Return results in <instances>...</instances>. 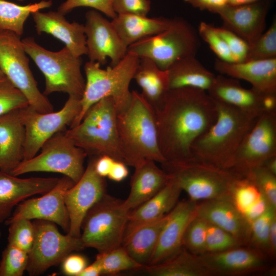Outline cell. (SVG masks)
<instances>
[{"instance_id": "cell-1", "label": "cell", "mask_w": 276, "mask_h": 276, "mask_svg": "<svg viewBox=\"0 0 276 276\" xmlns=\"http://www.w3.org/2000/svg\"><path fill=\"white\" fill-rule=\"evenodd\" d=\"M159 147L165 162L193 158L195 141L215 122L217 106L205 90L181 87L170 89L155 111Z\"/></svg>"}, {"instance_id": "cell-2", "label": "cell", "mask_w": 276, "mask_h": 276, "mask_svg": "<svg viewBox=\"0 0 276 276\" xmlns=\"http://www.w3.org/2000/svg\"><path fill=\"white\" fill-rule=\"evenodd\" d=\"M215 102L216 120L194 143L192 154L197 160L231 170L241 142L260 116Z\"/></svg>"}, {"instance_id": "cell-3", "label": "cell", "mask_w": 276, "mask_h": 276, "mask_svg": "<svg viewBox=\"0 0 276 276\" xmlns=\"http://www.w3.org/2000/svg\"><path fill=\"white\" fill-rule=\"evenodd\" d=\"M131 92L129 105L117 115L124 163L133 167L145 160L162 164L165 159L159 147L155 111L140 93Z\"/></svg>"}, {"instance_id": "cell-4", "label": "cell", "mask_w": 276, "mask_h": 276, "mask_svg": "<svg viewBox=\"0 0 276 276\" xmlns=\"http://www.w3.org/2000/svg\"><path fill=\"white\" fill-rule=\"evenodd\" d=\"M140 57L127 52L116 65L106 69L100 68L96 61H89L84 65L86 81L81 98V109L78 116L70 125V128L78 125L89 108L103 98L111 97L114 101L118 113L126 108L132 98L130 84L139 65Z\"/></svg>"}, {"instance_id": "cell-5", "label": "cell", "mask_w": 276, "mask_h": 276, "mask_svg": "<svg viewBox=\"0 0 276 276\" xmlns=\"http://www.w3.org/2000/svg\"><path fill=\"white\" fill-rule=\"evenodd\" d=\"M118 111L111 97L91 106L80 123L65 130L66 136L90 156L108 155L124 163L117 128Z\"/></svg>"}, {"instance_id": "cell-6", "label": "cell", "mask_w": 276, "mask_h": 276, "mask_svg": "<svg viewBox=\"0 0 276 276\" xmlns=\"http://www.w3.org/2000/svg\"><path fill=\"white\" fill-rule=\"evenodd\" d=\"M162 169L185 191L189 199L198 202L214 199L231 201V189L240 174L194 158L165 162Z\"/></svg>"}, {"instance_id": "cell-7", "label": "cell", "mask_w": 276, "mask_h": 276, "mask_svg": "<svg viewBox=\"0 0 276 276\" xmlns=\"http://www.w3.org/2000/svg\"><path fill=\"white\" fill-rule=\"evenodd\" d=\"M21 42L26 53L45 77L44 95L62 92L81 98L85 81L81 70V57L74 55L65 46L57 52L47 50L32 37L25 38Z\"/></svg>"}, {"instance_id": "cell-8", "label": "cell", "mask_w": 276, "mask_h": 276, "mask_svg": "<svg viewBox=\"0 0 276 276\" xmlns=\"http://www.w3.org/2000/svg\"><path fill=\"white\" fill-rule=\"evenodd\" d=\"M198 32L183 18L170 19L163 31L131 44L127 52L151 59L162 70H167L176 62L196 56L200 46Z\"/></svg>"}, {"instance_id": "cell-9", "label": "cell", "mask_w": 276, "mask_h": 276, "mask_svg": "<svg viewBox=\"0 0 276 276\" xmlns=\"http://www.w3.org/2000/svg\"><path fill=\"white\" fill-rule=\"evenodd\" d=\"M130 211L124 200L104 195L83 220L80 239L84 248L104 253L122 246Z\"/></svg>"}, {"instance_id": "cell-10", "label": "cell", "mask_w": 276, "mask_h": 276, "mask_svg": "<svg viewBox=\"0 0 276 276\" xmlns=\"http://www.w3.org/2000/svg\"><path fill=\"white\" fill-rule=\"evenodd\" d=\"M64 131L53 135L43 144L39 154L21 162L11 174L18 176L30 172L58 173L77 182L84 172V162L88 155Z\"/></svg>"}, {"instance_id": "cell-11", "label": "cell", "mask_w": 276, "mask_h": 276, "mask_svg": "<svg viewBox=\"0 0 276 276\" xmlns=\"http://www.w3.org/2000/svg\"><path fill=\"white\" fill-rule=\"evenodd\" d=\"M27 55L20 36L0 31V66L5 76L24 94L30 108L41 113L52 112V104L38 88Z\"/></svg>"}, {"instance_id": "cell-12", "label": "cell", "mask_w": 276, "mask_h": 276, "mask_svg": "<svg viewBox=\"0 0 276 276\" xmlns=\"http://www.w3.org/2000/svg\"><path fill=\"white\" fill-rule=\"evenodd\" d=\"M33 223L35 237L28 253L26 269L31 276L42 274L50 267L61 264L73 251L85 248L80 237L68 233L62 234L57 224L52 222L35 220Z\"/></svg>"}, {"instance_id": "cell-13", "label": "cell", "mask_w": 276, "mask_h": 276, "mask_svg": "<svg viewBox=\"0 0 276 276\" xmlns=\"http://www.w3.org/2000/svg\"><path fill=\"white\" fill-rule=\"evenodd\" d=\"M81 98L69 96L63 107L56 112L41 113L29 106L20 109L25 128V142L22 161L32 158L43 144L55 133L65 130L79 114Z\"/></svg>"}, {"instance_id": "cell-14", "label": "cell", "mask_w": 276, "mask_h": 276, "mask_svg": "<svg viewBox=\"0 0 276 276\" xmlns=\"http://www.w3.org/2000/svg\"><path fill=\"white\" fill-rule=\"evenodd\" d=\"M276 155V113H263L246 134L231 169L245 176L251 169L261 166Z\"/></svg>"}, {"instance_id": "cell-15", "label": "cell", "mask_w": 276, "mask_h": 276, "mask_svg": "<svg viewBox=\"0 0 276 276\" xmlns=\"http://www.w3.org/2000/svg\"><path fill=\"white\" fill-rule=\"evenodd\" d=\"M74 184L71 178L63 176L48 192L40 197L26 199L19 203L5 222V224L8 225L20 219L43 220L59 225L68 233L70 222L64 195Z\"/></svg>"}, {"instance_id": "cell-16", "label": "cell", "mask_w": 276, "mask_h": 276, "mask_svg": "<svg viewBox=\"0 0 276 276\" xmlns=\"http://www.w3.org/2000/svg\"><path fill=\"white\" fill-rule=\"evenodd\" d=\"M90 157L80 179L64 195L70 222L67 233L76 237H80L82 223L88 211L106 194L104 178L95 170L97 157Z\"/></svg>"}, {"instance_id": "cell-17", "label": "cell", "mask_w": 276, "mask_h": 276, "mask_svg": "<svg viewBox=\"0 0 276 276\" xmlns=\"http://www.w3.org/2000/svg\"><path fill=\"white\" fill-rule=\"evenodd\" d=\"M84 26L87 55L89 61L100 65L110 59V65L118 64L125 56L127 47L119 37L111 21L94 9L85 14Z\"/></svg>"}, {"instance_id": "cell-18", "label": "cell", "mask_w": 276, "mask_h": 276, "mask_svg": "<svg viewBox=\"0 0 276 276\" xmlns=\"http://www.w3.org/2000/svg\"><path fill=\"white\" fill-rule=\"evenodd\" d=\"M205 266L214 275H239L263 272L268 269L267 257L248 246L200 255Z\"/></svg>"}, {"instance_id": "cell-19", "label": "cell", "mask_w": 276, "mask_h": 276, "mask_svg": "<svg viewBox=\"0 0 276 276\" xmlns=\"http://www.w3.org/2000/svg\"><path fill=\"white\" fill-rule=\"evenodd\" d=\"M269 9V2L261 0L241 5H227L218 10L223 26L232 31L249 46L264 32Z\"/></svg>"}, {"instance_id": "cell-20", "label": "cell", "mask_w": 276, "mask_h": 276, "mask_svg": "<svg viewBox=\"0 0 276 276\" xmlns=\"http://www.w3.org/2000/svg\"><path fill=\"white\" fill-rule=\"evenodd\" d=\"M197 202L190 199L178 201L167 214L166 222L148 265L166 260L183 246L182 241L186 228L196 215Z\"/></svg>"}, {"instance_id": "cell-21", "label": "cell", "mask_w": 276, "mask_h": 276, "mask_svg": "<svg viewBox=\"0 0 276 276\" xmlns=\"http://www.w3.org/2000/svg\"><path fill=\"white\" fill-rule=\"evenodd\" d=\"M58 177L20 178L0 170V223L5 222L14 208L28 197L44 194L57 183Z\"/></svg>"}, {"instance_id": "cell-22", "label": "cell", "mask_w": 276, "mask_h": 276, "mask_svg": "<svg viewBox=\"0 0 276 276\" xmlns=\"http://www.w3.org/2000/svg\"><path fill=\"white\" fill-rule=\"evenodd\" d=\"M196 215L231 234L241 246H248L251 225L231 200L214 199L197 202Z\"/></svg>"}, {"instance_id": "cell-23", "label": "cell", "mask_w": 276, "mask_h": 276, "mask_svg": "<svg viewBox=\"0 0 276 276\" xmlns=\"http://www.w3.org/2000/svg\"><path fill=\"white\" fill-rule=\"evenodd\" d=\"M214 68L222 75L247 81L260 92L276 93V58L238 62L216 59Z\"/></svg>"}, {"instance_id": "cell-24", "label": "cell", "mask_w": 276, "mask_h": 276, "mask_svg": "<svg viewBox=\"0 0 276 276\" xmlns=\"http://www.w3.org/2000/svg\"><path fill=\"white\" fill-rule=\"evenodd\" d=\"M36 31L50 34L61 41L75 56L87 55L84 26L77 22H70L58 11L32 13Z\"/></svg>"}, {"instance_id": "cell-25", "label": "cell", "mask_w": 276, "mask_h": 276, "mask_svg": "<svg viewBox=\"0 0 276 276\" xmlns=\"http://www.w3.org/2000/svg\"><path fill=\"white\" fill-rule=\"evenodd\" d=\"M25 128L20 109L0 117V170L11 173L23 160Z\"/></svg>"}, {"instance_id": "cell-26", "label": "cell", "mask_w": 276, "mask_h": 276, "mask_svg": "<svg viewBox=\"0 0 276 276\" xmlns=\"http://www.w3.org/2000/svg\"><path fill=\"white\" fill-rule=\"evenodd\" d=\"M207 92L215 101L256 116L263 113L262 102L265 93L252 87L244 88L236 79L222 75L216 76Z\"/></svg>"}, {"instance_id": "cell-27", "label": "cell", "mask_w": 276, "mask_h": 276, "mask_svg": "<svg viewBox=\"0 0 276 276\" xmlns=\"http://www.w3.org/2000/svg\"><path fill=\"white\" fill-rule=\"evenodd\" d=\"M152 160H145L134 168L130 190L124 204L131 211L156 194L170 180L171 176Z\"/></svg>"}, {"instance_id": "cell-28", "label": "cell", "mask_w": 276, "mask_h": 276, "mask_svg": "<svg viewBox=\"0 0 276 276\" xmlns=\"http://www.w3.org/2000/svg\"><path fill=\"white\" fill-rule=\"evenodd\" d=\"M181 192L176 181L171 176L168 182L156 194L130 211L125 234L138 226L166 215L178 202Z\"/></svg>"}, {"instance_id": "cell-29", "label": "cell", "mask_w": 276, "mask_h": 276, "mask_svg": "<svg viewBox=\"0 0 276 276\" xmlns=\"http://www.w3.org/2000/svg\"><path fill=\"white\" fill-rule=\"evenodd\" d=\"M143 98L155 111L160 108L170 89L167 70L160 69L151 59L140 57L133 76Z\"/></svg>"}, {"instance_id": "cell-30", "label": "cell", "mask_w": 276, "mask_h": 276, "mask_svg": "<svg viewBox=\"0 0 276 276\" xmlns=\"http://www.w3.org/2000/svg\"><path fill=\"white\" fill-rule=\"evenodd\" d=\"M167 214L157 220L138 226L124 235L122 246L132 258L144 266L150 261Z\"/></svg>"}, {"instance_id": "cell-31", "label": "cell", "mask_w": 276, "mask_h": 276, "mask_svg": "<svg viewBox=\"0 0 276 276\" xmlns=\"http://www.w3.org/2000/svg\"><path fill=\"white\" fill-rule=\"evenodd\" d=\"M170 21V19L163 17L118 14L111 22L123 43L128 47L142 39L163 31Z\"/></svg>"}, {"instance_id": "cell-32", "label": "cell", "mask_w": 276, "mask_h": 276, "mask_svg": "<svg viewBox=\"0 0 276 276\" xmlns=\"http://www.w3.org/2000/svg\"><path fill=\"white\" fill-rule=\"evenodd\" d=\"M170 89L193 87L208 91L216 76L206 69L195 56L182 59L168 70Z\"/></svg>"}, {"instance_id": "cell-33", "label": "cell", "mask_w": 276, "mask_h": 276, "mask_svg": "<svg viewBox=\"0 0 276 276\" xmlns=\"http://www.w3.org/2000/svg\"><path fill=\"white\" fill-rule=\"evenodd\" d=\"M143 269L153 276H212L200 255L191 253L183 246L166 260Z\"/></svg>"}, {"instance_id": "cell-34", "label": "cell", "mask_w": 276, "mask_h": 276, "mask_svg": "<svg viewBox=\"0 0 276 276\" xmlns=\"http://www.w3.org/2000/svg\"><path fill=\"white\" fill-rule=\"evenodd\" d=\"M51 0H42L27 5H19L0 0V31H11L21 36L25 21L32 13L52 6Z\"/></svg>"}, {"instance_id": "cell-35", "label": "cell", "mask_w": 276, "mask_h": 276, "mask_svg": "<svg viewBox=\"0 0 276 276\" xmlns=\"http://www.w3.org/2000/svg\"><path fill=\"white\" fill-rule=\"evenodd\" d=\"M262 196L256 185L246 176H239L232 185L231 201L242 215Z\"/></svg>"}, {"instance_id": "cell-36", "label": "cell", "mask_w": 276, "mask_h": 276, "mask_svg": "<svg viewBox=\"0 0 276 276\" xmlns=\"http://www.w3.org/2000/svg\"><path fill=\"white\" fill-rule=\"evenodd\" d=\"M276 215V209L269 206L251 223L250 236L248 246L261 251L269 258V236L271 222Z\"/></svg>"}, {"instance_id": "cell-37", "label": "cell", "mask_w": 276, "mask_h": 276, "mask_svg": "<svg viewBox=\"0 0 276 276\" xmlns=\"http://www.w3.org/2000/svg\"><path fill=\"white\" fill-rule=\"evenodd\" d=\"M99 254L101 256L102 274H113L122 271L139 270L144 267L132 258L122 246Z\"/></svg>"}, {"instance_id": "cell-38", "label": "cell", "mask_w": 276, "mask_h": 276, "mask_svg": "<svg viewBox=\"0 0 276 276\" xmlns=\"http://www.w3.org/2000/svg\"><path fill=\"white\" fill-rule=\"evenodd\" d=\"M28 253L8 243L2 252L0 276H22L26 271Z\"/></svg>"}, {"instance_id": "cell-39", "label": "cell", "mask_w": 276, "mask_h": 276, "mask_svg": "<svg viewBox=\"0 0 276 276\" xmlns=\"http://www.w3.org/2000/svg\"><path fill=\"white\" fill-rule=\"evenodd\" d=\"M208 222L197 216L192 219L185 231L182 246L196 255L205 254V241Z\"/></svg>"}, {"instance_id": "cell-40", "label": "cell", "mask_w": 276, "mask_h": 276, "mask_svg": "<svg viewBox=\"0 0 276 276\" xmlns=\"http://www.w3.org/2000/svg\"><path fill=\"white\" fill-rule=\"evenodd\" d=\"M276 58V21L273 20L268 30L249 46L246 60H264Z\"/></svg>"}, {"instance_id": "cell-41", "label": "cell", "mask_w": 276, "mask_h": 276, "mask_svg": "<svg viewBox=\"0 0 276 276\" xmlns=\"http://www.w3.org/2000/svg\"><path fill=\"white\" fill-rule=\"evenodd\" d=\"M8 243L29 253L35 237L33 222L27 219H20L8 224Z\"/></svg>"}, {"instance_id": "cell-42", "label": "cell", "mask_w": 276, "mask_h": 276, "mask_svg": "<svg viewBox=\"0 0 276 276\" xmlns=\"http://www.w3.org/2000/svg\"><path fill=\"white\" fill-rule=\"evenodd\" d=\"M245 176L256 185L270 206L276 209V175L260 166L249 170Z\"/></svg>"}, {"instance_id": "cell-43", "label": "cell", "mask_w": 276, "mask_h": 276, "mask_svg": "<svg viewBox=\"0 0 276 276\" xmlns=\"http://www.w3.org/2000/svg\"><path fill=\"white\" fill-rule=\"evenodd\" d=\"M198 34L206 42L217 56L218 59L228 62H235L234 59L224 40L218 34L216 27L202 21L198 28Z\"/></svg>"}, {"instance_id": "cell-44", "label": "cell", "mask_w": 276, "mask_h": 276, "mask_svg": "<svg viewBox=\"0 0 276 276\" xmlns=\"http://www.w3.org/2000/svg\"><path fill=\"white\" fill-rule=\"evenodd\" d=\"M239 246H243L231 234L208 222L205 254L223 251Z\"/></svg>"}, {"instance_id": "cell-45", "label": "cell", "mask_w": 276, "mask_h": 276, "mask_svg": "<svg viewBox=\"0 0 276 276\" xmlns=\"http://www.w3.org/2000/svg\"><path fill=\"white\" fill-rule=\"evenodd\" d=\"M28 106L25 96L8 79L0 82V117Z\"/></svg>"}, {"instance_id": "cell-46", "label": "cell", "mask_w": 276, "mask_h": 276, "mask_svg": "<svg viewBox=\"0 0 276 276\" xmlns=\"http://www.w3.org/2000/svg\"><path fill=\"white\" fill-rule=\"evenodd\" d=\"M112 1L113 0H66L58 7L57 11L64 15L76 8L90 7L102 12L112 19L117 15L112 8Z\"/></svg>"}, {"instance_id": "cell-47", "label": "cell", "mask_w": 276, "mask_h": 276, "mask_svg": "<svg viewBox=\"0 0 276 276\" xmlns=\"http://www.w3.org/2000/svg\"><path fill=\"white\" fill-rule=\"evenodd\" d=\"M216 29L227 44L235 62L244 61L248 52V44L243 39L224 26L216 27Z\"/></svg>"}, {"instance_id": "cell-48", "label": "cell", "mask_w": 276, "mask_h": 276, "mask_svg": "<svg viewBox=\"0 0 276 276\" xmlns=\"http://www.w3.org/2000/svg\"><path fill=\"white\" fill-rule=\"evenodd\" d=\"M112 8L118 14L146 16L151 8L150 0H113Z\"/></svg>"}, {"instance_id": "cell-49", "label": "cell", "mask_w": 276, "mask_h": 276, "mask_svg": "<svg viewBox=\"0 0 276 276\" xmlns=\"http://www.w3.org/2000/svg\"><path fill=\"white\" fill-rule=\"evenodd\" d=\"M63 273L68 276H79L87 265L86 258L80 254H70L61 262Z\"/></svg>"}, {"instance_id": "cell-50", "label": "cell", "mask_w": 276, "mask_h": 276, "mask_svg": "<svg viewBox=\"0 0 276 276\" xmlns=\"http://www.w3.org/2000/svg\"><path fill=\"white\" fill-rule=\"evenodd\" d=\"M192 7L201 10H207L216 13L228 5V0H183Z\"/></svg>"}, {"instance_id": "cell-51", "label": "cell", "mask_w": 276, "mask_h": 276, "mask_svg": "<svg viewBox=\"0 0 276 276\" xmlns=\"http://www.w3.org/2000/svg\"><path fill=\"white\" fill-rule=\"evenodd\" d=\"M269 206H271L262 195L243 214V216L251 225L252 222L263 214Z\"/></svg>"}, {"instance_id": "cell-52", "label": "cell", "mask_w": 276, "mask_h": 276, "mask_svg": "<svg viewBox=\"0 0 276 276\" xmlns=\"http://www.w3.org/2000/svg\"><path fill=\"white\" fill-rule=\"evenodd\" d=\"M114 160L110 156L106 155L97 157L95 168L97 174L104 178L107 177Z\"/></svg>"}, {"instance_id": "cell-53", "label": "cell", "mask_w": 276, "mask_h": 276, "mask_svg": "<svg viewBox=\"0 0 276 276\" xmlns=\"http://www.w3.org/2000/svg\"><path fill=\"white\" fill-rule=\"evenodd\" d=\"M126 166L124 163L115 160L107 177L114 181H122L128 175V170Z\"/></svg>"}, {"instance_id": "cell-54", "label": "cell", "mask_w": 276, "mask_h": 276, "mask_svg": "<svg viewBox=\"0 0 276 276\" xmlns=\"http://www.w3.org/2000/svg\"><path fill=\"white\" fill-rule=\"evenodd\" d=\"M102 274L101 256L98 254L95 261L87 265L79 276H99Z\"/></svg>"}, {"instance_id": "cell-55", "label": "cell", "mask_w": 276, "mask_h": 276, "mask_svg": "<svg viewBox=\"0 0 276 276\" xmlns=\"http://www.w3.org/2000/svg\"><path fill=\"white\" fill-rule=\"evenodd\" d=\"M276 255V215L271 221L269 236V258L274 259Z\"/></svg>"}, {"instance_id": "cell-56", "label": "cell", "mask_w": 276, "mask_h": 276, "mask_svg": "<svg viewBox=\"0 0 276 276\" xmlns=\"http://www.w3.org/2000/svg\"><path fill=\"white\" fill-rule=\"evenodd\" d=\"M261 166L276 175V155L267 159Z\"/></svg>"}, {"instance_id": "cell-57", "label": "cell", "mask_w": 276, "mask_h": 276, "mask_svg": "<svg viewBox=\"0 0 276 276\" xmlns=\"http://www.w3.org/2000/svg\"><path fill=\"white\" fill-rule=\"evenodd\" d=\"M261 0H228V5H241L257 2Z\"/></svg>"}, {"instance_id": "cell-58", "label": "cell", "mask_w": 276, "mask_h": 276, "mask_svg": "<svg viewBox=\"0 0 276 276\" xmlns=\"http://www.w3.org/2000/svg\"><path fill=\"white\" fill-rule=\"evenodd\" d=\"M8 79V78L5 76V74L3 72L1 66H0V82L4 81Z\"/></svg>"}, {"instance_id": "cell-59", "label": "cell", "mask_w": 276, "mask_h": 276, "mask_svg": "<svg viewBox=\"0 0 276 276\" xmlns=\"http://www.w3.org/2000/svg\"><path fill=\"white\" fill-rule=\"evenodd\" d=\"M17 1H19V2H23V1H25L26 0H17Z\"/></svg>"}, {"instance_id": "cell-60", "label": "cell", "mask_w": 276, "mask_h": 276, "mask_svg": "<svg viewBox=\"0 0 276 276\" xmlns=\"http://www.w3.org/2000/svg\"><path fill=\"white\" fill-rule=\"evenodd\" d=\"M1 236H2V232H1V231H0V239H1Z\"/></svg>"}]
</instances>
